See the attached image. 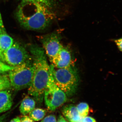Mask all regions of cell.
I'll return each instance as SVG.
<instances>
[{
    "instance_id": "2e32d148",
    "label": "cell",
    "mask_w": 122,
    "mask_h": 122,
    "mask_svg": "<svg viewBox=\"0 0 122 122\" xmlns=\"http://www.w3.org/2000/svg\"><path fill=\"white\" fill-rule=\"evenodd\" d=\"M14 68V66L9 65L0 61V75H4L7 72H9Z\"/></svg>"
},
{
    "instance_id": "8992f818",
    "label": "cell",
    "mask_w": 122,
    "mask_h": 122,
    "mask_svg": "<svg viewBox=\"0 0 122 122\" xmlns=\"http://www.w3.org/2000/svg\"><path fill=\"white\" fill-rule=\"evenodd\" d=\"M19 43H14L11 47L4 52L1 61L11 66H17L32 58L30 55Z\"/></svg>"
},
{
    "instance_id": "603a6c76",
    "label": "cell",
    "mask_w": 122,
    "mask_h": 122,
    "mask_svg": "<svg viewBox=\"0 0 122 122\" xmlns=\"http://www.w3.org/2000/svg\"><path fill=\"white\" fill-rule=\"evenodd\" d=\"M57 122H68L62 116L60 115L57 121Z\"/></svg>"
},
{
    "instance_id": "3957f363",
    "label": "cell",
    "mask_w": 122,
    "mask_h": 122,
    "mask_svg": "<svg viewBox=\"0 0 122 122\" xmlns=\"http://www.w3.org/2000/svg\"><path fill=\"white\" fill-rule=\"evenodd\" d=\"M50 72L55 84L66 96L73 95L77 89L79 78L76 69L72 65L58 68L51 64Z\"/></svg>"
},
{
    "instance_id": "5b68a950",
    "label": "cell",
    "mask_w": 122,
    "mask_h": 122,
    "mask_svg": "<svg viewBox=\"0 0 122 122\" xmlns=\"http://www.w3.org/2000/svg\"><path fill=\"white\" fill-rule=\"evenodd\" d=\"M44 98L46 106L51 111H54L67 101L66 95L55 84L50 72Z\"/></svg>"
},
{
    "instance_id": "8fae6325",
    "label": "cell",
    "mask_w": 122,
    "mask_h": 122,
    "mask_svg": "<svg viewBox=\"0 0 122 122\" xmlns=\"http://www.w3.org/2000/svg\"><path fill=\"white\" fill-rule=\"evenodd\" d=\"M35 102L33 99L27 96L22 100L20 107V112L23 115L29 114L35 109Z\"/></svg>"
},
{
    "instance_id": "30bf717a",
    "label": "cell",
    "mask_w": 122,
    "mask_h": 122,
    "mask_svg": "<svg viewBox=\"0 0 122 122\" xmlns=\"http://www.w3.org/2000/svg\"><path fill=\"white\" fill-rule=\"evenodd\" d=\"M8 90L0 91V114L8 111L12 105L11 93Z\"/></svg>"
},
{
    "instance_id": "52a82bcc",
    "label": "cell",
    "mask_w": 122,
    "mask_h": 122,
    "mask_svg": "<svg viewBox=\"0 0 122 122\" xmlns=\"http://www.w3.org/2000/svg\"><path fill=\"white\" fill-rule=\"evenodd\" d=\"M61 38L60 33L57 31L43 35L39 38L43 48L50 61L57 54L63 47L61 43Z\"/></svg>"
},
{
    "instance_id": "9a60e30c",
    "label": "cell",
    "mask_w": 122,
    "mask_h": 122,
    "mask_svg": "<svg viewBox=\"0 0 122 122\" xmlns=\"http://www.w3.org/2000/svg\"><path fill=\"white\" fill-rule=\"evenodd\" d=\"M76 107L81 117H84L88 115L89 111V107L86 103L81 102Z\"/></svg>"
},
{
    "instance_id": "44dd1931",
    "label": "cell",
    "mask_w": 122,
    "mask_h": 122,
    "mask_svg": "<svg viewBox=\"0 0 122 122\" xmlns=\"http://www.w3.org/2000/svg\"><path fill=\"white\" fill-rule=\"evenodd\" d=\"M10 82L8 75H0V82Z\"/></svg>"
},
{
    "instance_id": "9c48e42d",
    "label": "cell",
    "mask_w": 122,
    "mask_h": 122,
    "mask_svg": "<svg viewBox=\"0 0 122 122\" xmlns=\"http://www.w3.org/2000/svg\"><path fill=\"white\" fill-rule=\"evenodd\" d=\"M62 114L65 118L70 122H81V117L76 107L74 105H67L62 109Z\"/></svg>"
},
{
    "instance_id": "ba28073f",
    "label": "cell",
    "mask_w": 122,
    "mask_h": 122,
    "mask_svg": "<svg viewBox=\"0 0 122 122\" xmlns=\"http://www.w3.org/2000/svg\"><path fill=\"white\" fill-rule=\"evenodd\" d=\"M55 67L58 68H67L71 65L72 56L71 52L66 47H63L57 54L50 61Z\"/></svg>"
},
{
    "instance_id": "d6986e66",
    "label": "cell",
    "mask_w": 122,
    "mask_h": 122,
    "mask_svg": "<svg viewBox=\"0 0 122 122\" xmlns=\"http://www.w3.org/2000/svg\"><path fill=\"white\" fill-rule=\"evenodd\" d=\"M116 45L119 50L122 52V37L114 40Z\"/></svg>"
},
{
    "instance_id": "ac0fdd59",
    "label": "cell",
    "mask_w": 122,
    "mask_h": 122,
    "mask_svg": "<svg viewBox=\"0 0 122 122\" xmlns=\"http://www.w3.org/2000/svg\"><path fill=\"white\" fill-rule=\"evenodd\" d=\"M11 87L10 82H0V91L8 89Z\"/></svg>"
},
{
    "instance_id": "7402d4cb",
    "label": "cell",
    "mask_w": 122,
    "mask_h": 122,
    "mask_svg": "<svg viewBox=\"0 0 122 122\" xmlns=\"http://www.w3.org/2000/svg\"><path fill=\"white\" fill-rule=\"evenodd\" d=\"M21 122H34L30 117L26 115H24L21 118Z\"/></svg>"
},
{
    "instance_id": "484cf974",
    "label": "cell",
    "mask_w": 122,
    "mask_h": 122,
    "mask_svg": "<svg viewBox=\"0 0 122 122\" xmlns=\"http://www.w3.org/2000/svg\"><path fill=\"white\" fill-rule=\"evenodd\" d=\"M6 33L5 31H4L0 26V34Z\"/></svg>"
},
{
    "instance_id": "4fadbf2b",
    "label": "cell",
    "mask_w": 122,
    "mask_h": 122,
    "mask_svg": "<svg viewBox=\"0 0 122 122\" xmlns=\"http://www.w3.org/2000/svg\"><path fill=\"white\" fill-rule=\"evenodd\" d=\"M46 114L45 110L41 108L34 109L29 113V117L34 121L37 122L42 119Z\"/></svg>"
},
{
    "instance_id": "6da1fadb",
    "label": "cell",
    "mask_w": 122,
    "mask_h": 122,
    "mask_svg": "<svg viewBox=\"0 0 122 122\" xmlns=\"http://www.w3.org/2000/svg\"><path fill=\"white\" fill-rule=\"evenodd\" d=\"M29 50L32 58L34 71L28 92L37 102L41 103L50 76V68L43 48L32 45L29 46Z\"/></svg>"
},
{
    "instance_id": "ffe728a7",
    "label": "cell",
    "mask_w": 122,
    "mask_h": 122,
    "mask_svg": "<svg viewBox=\"0 0 122 122\" xmlns=\"http://www.w3.org/2000/svg\"><path fill=\"white\" fill-rule=\"evenodd\" d=\"M81 122H96L95 119L89 116H86L82 118Z\"/></svg>"
},
{
    "instance_id": "e0dca14e",
    "label": "cell",
    "mask_w": 122,
    "mask_h": 122,
    "mask_svg": "<svg viewBox=\"0 0 122 122\" xmlns=\"http://www.w3.org/2000/svg\"><path fill=\"white\" fill-rule=\"evenodd\" d=\"M41 122H57L56 118L54 115H50L44 118Z\"/></svg>"
},
{
    "instance_id": "cb8c5ba5",
    "label": "cell",
    "mask_w": 122,
    "mask_h": 122,
    "mask_svg": "<svg viewBox=\"0 0 122 122\" xmlns=\"http://www.w3.org/2000/svg\"><path fill=\"white\" fill-rule=\"evenodd\" d=\"M0 26L4 31H5V26H4V24H3V21L2 20V18L1 17V14L0 13Z\"/></svg>"
},
{
    "instance_id": "7a4b0ae2",
    "label": "cell",
    "mask_w": 122,
    "mask_h": 122,
    "mask_svg": "<svg viewBox=\"0 0 122 122\" xmlns=\"http://www.w3.org/2000/svg\"><path fill=\"white\" fill-rule=\"evenodd\" d=\"M20 25L26 29L44 30L51 24L55 18L53 11L38 3L22 1L17 12Z\"/></svg>"
},
{
    "instance_id": "277c9868",
    "label": "cell",
    "mask_w": 122,
    "mask_h": 122,
    "mask_svg": "<svg viewBox=\"0 0 122 122\" xmlns=\"http://www.w3.org/2000/svg\"><path fill=\"white\" fill-rule=\"evenodd\" d=\"M33 71L32 58L26 62L15 66L9 72L8 75L11 87L17 91L29 88L32 82Z\"/></svg>"
},
{
    "instance_id": "7c38bea8",
    "label": "cell",
    "mask_w": 122,
    "mask_h": 122,
    "mask_svg": "<svg viewBox=\"0 0 122 122\" xmlns=\"http://www.w3.org/2000/svg\"><path fill=\"white\" fill-rule=\"evenodd\" d=\"M13 39L6 33L0 34V53L1 55L4 52L8 50L13 45Z\"/></svg>"
},
{
    "instance_id": "4316f807",
    "label": "cell",
    "mask_w": 122,
    "mask_h": 122,
    "mask_svg": "<svg viewBox=\"0 0 122 122\" xmlns=\"http://www.w3.org/2000/svg\"><path fill=\"white\" fill-rule=\"evenodd\" d=\"M1 54L0 53V61L1 58Z\"/></svg>"
},
{
    "instance_id": "5bb4252c",
    "label": "cell",
    "mask_w": 122,
    "mask_h": 122,
    "mask_svg": "<svg viewBox=\"0 0 122 122\" xmlns=\"http://www.w3.org/2000/svg\"><path fill=\"white\" fill-rule=\"evenodd\" d=\"M22 1L24 2L38 3L45 6L46 8L52 11V10L56 5L58 0H22Z\"/></svg>"
},
{
    "instance_id": "d4e9b609",
    "label": "cell",
    "mask_w": 122,
    "mask_h": 122,
    "mask_svg": "<svg viewBox=\"0 0 122 122\" xmlns=\"http://www.w3.org/2000/svg\"><path fill=\"white\" fill-rule=\"evenodd\" d=\"M10 122H21V118L20 117H16L13 119Z\"/></svg>"
}]
</instances>
